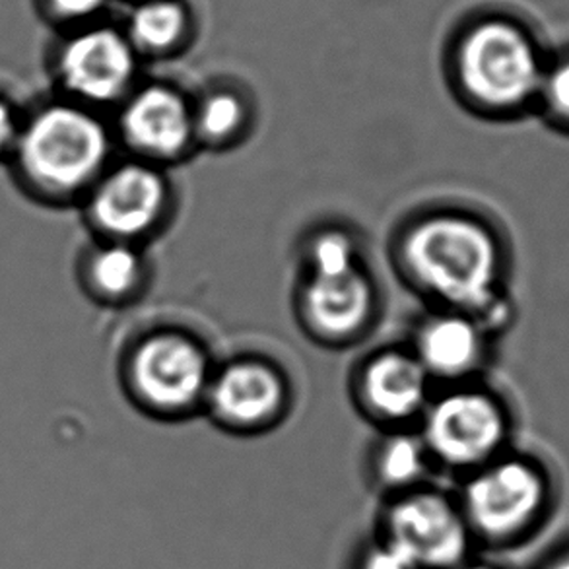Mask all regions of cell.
<instances>
[{"instance_id": "cell-16", "label": "cell", "mask_w": 569, "mask_h": 569, "mask_svg": "<svg viewBox=\"0 0 569 569\" xmlns=\"http://www.w3.org/2000/svg\"><path fill=\"white\" fill-rule=\"evenodd\" d=\"M80 282L93 298L121 301L129 298L142 277L139 251L127 241H109L96 246L80 261Z\"/></svg>"}, {"instance_id": "cell-20", "label": "cell", "mask_w": 569, "mask_h": 569, "mask_svg": "<svg viewBox=\"0 0 569 569\" xmlns=\"http://www.w3.org/2000/svg\"><path fill=\"white\" fill-rule=\"evenodd\" d=\"M355 247L340 233H327L313 246V274H337L356 269Z\"/></svg>"}, {"instance_id": "cell-22", "label": "cell", "mask_w": 569, "mask_h": 569, "mask_svg": "<svg viewBox=\"0 0 569 569\" xmlns=\"http://www.w3.org/2000/svg\"><path fill=\"white\" fill-rule=\"evenodd\" d=\"M106 2L108 0H38V7L49 22L74 30L100 14Z\"/></svg>"}, {"instance_id": "cell-8", "label": "cell", "mask_w": 569, "mask_h": 569, "mask_svg": "<svg viewBox=\"0 0 569 569\" xmlns=\"http://www.w3.org/2000/svg\"><path fill=\"white\" fill-rule=\"evenodd\" d=\"M166 183L144 163H123L106 171L84 199L86 218L109 241L147 233L162 214Z\"/></svg>"}, {"instance_id": "cell-25", "label": "cell", "mask_w": 569, "mask_h": 569, "mask_svg": "<svg viewBox=\"0 0 569 569\" xmlns=\"http://www.w3.org/2000/svg\"><path fill=\"white\" fill-rule=\"evenodd\" d=\"M462 569H500L496 568V566H490V563L480 562V560H472V562L469 563V566H465Z\"/></svg>"}, {"instance_id": "cell-5", "label": "cell", "mask_w": 569, "mask_h": 569, "mask_svg": "<svg viewBox=\"0 0 569 569\" xmlns=\"http://www.w3.org/2000/svg\"><path fill=\"white\" fill-rule=\"evenodd\" d=\"M547 64L523 31L501 22L478 26L459 54L467 93L488 113L501 117L537 111Z\"/></svg>"}, {"instance_id": "cell-2", "label": "cell", "mask_w": 569, "mask_h": 569, "mask_svg": "<svg viewBox=\"0 0 569 569\" xmlns=\"http://www.w3.org/2000/svg\"><path fill=\"white\" fill-rule=\"evenodd\" d=\"M407 261L428 290L490 331L508 321V296L501 288L508 254L488 223L467 216L431 218L410 233Z\"/></svg>"}, {"instance_id": "cell-23", "label": "cell", "mask_w": 569, "mask_h": 569, "mask_svg": "<svg viewBox=\"0 0 569 569\" xmlns=\"http://www.w3.org/2000/svg\"><path fill=\"white\" fill-rule=\"evenodd\" d=\"M26 111L0 92V162H7L20 137Z\"/></svg>"}, {"instance_id": "cell-6", "label": "cell", "mask_w": 569, "mask_h": 569, "mask_svg": "<svg viewBox=\"0 0 569 569\" xmlns=\"http://www.w3.org/2000/svg\"><path fill=\"white\" fill-rule=\"evenodd\" d=\"M511 408L486 389L446 395L426 415L422 439L433 465L467 477L511 449Z\"/></svg>"}, {"instance_id": "cell-4", "label": "cell", "mask_w": 569, "mask_h": 569, "mask_svg": "<svg viewBox=\"0 0 569 569\" xmlns=\"http://www.w3.org/2000/svg\"><path fill=\"white\" fill-rule=\"evenodd\" d=\"M373 532L415 569H462L478 555L457 493L431 482L381 501Z\"/></svg>"}, {"instance_id": "cell-11", "label": "cell", "mask_w": 569, "mask_h": 569, "mask_svg": "<svg viewBox=\"0 0 569 569\" xmlns=\"http://www.w3.org/2000/svg\"><path fill=\"white\" fill-rule=\"evenodd\" d=\"M212 402L220 420L239 428L269 422L282 402V383L262 363H233L212 385Z\"/></svg>"}, {"instance_id": "cell-1", "label": "cell", "mask_w": 569, "mask_h": 569, "mask_svg": "<svg viewBox=\"0 0 569 569\" xmlns=\"http://www.w3.org/2000/svg\"><path fill=\"white\" fill-rule=\"evenodd\" d=\"M111 137L98 111L62 96L26 111L8 158L18 191L41 207L84 200L108 171Z\"/></svg>"}, {"instance_id": "cell-14", "label": "cell", "mask_w": 569, "mask_h": 569, "mask_svg": "<svg viewBox=\"0 0 569 569\" xmlns=\"http://www.w3.org/2000/svg\"><path fill=\"white\" fill-rule=\"evenodd\" d=\"M363 391L371 407L387 420H407L422 408L428 391V371L418 358L385 355L370 363Z\"/></svg>"}, {"instance_id": "cell-17", "label": "cell", "mask_w": 569, "mask_h": 569, "mask_svg": "<svg viewBox=\"0 0 569 569\" xmlns=\"http://www.w3.org/2000/svg\"><path fill=\"white\" fill-rule=\"evenodd\" d=\"M183 12L168 0L147 2L132 14L131 43L148 51H160L173 46L183 30Z\"/></svg>"}, {"instance_id": "cell-3", "label": "cell", "mask_w": 569, "mask_h": 569, "mask_svg": "<svg viewBox=\"0 0 569 569\" xmlns=\"http://www.w3.org/2000/svg\"><path fill=\"white\" fill-rule=\"evenodd\" d=\"M478 552H506L539 535L556 501L555 472L545 459L509 449L462 477L457 490Z\"/></svg>"}, {"instance_id": "cell-12", "label": "cell", "mask_w": 569, "mask_h": 569, "mask_svg": "<svg viewBox=\"0 0 569 569\" xmlns=\"http://www.w3.org/2000/svg\"><path fill=\"white\" fill-rule=\"evenodd\" d=\"M488 327L478 319L461 316L439 317L420 335V362L426 371L443 378H461L477 370L486 355Z\"/></svg>"}, {"instance_id": "cell-15", "label": "cell", "mask_w": 569, "mask_h": 569, "mask_svg": "<svg viewBox=\"0 0 569 569\" xmlns=\"http://www.w3.org/2000/svg\"><path fill=\"white\" fill-rule=\"evenodd\" d=\"M431 469L433 461L422 436L397 433L385 439L371 457V486L381 501L389 500L428 485Z\"/></svg>"}, {"instance_id": "cell-24", "label": "cell", "mask_w": 569, "mask_h": 569, "mask_svg": "<svg viewBox=\"0 0 569 569\" xmlns=\"http://www.w3.org/2000/svg\"><path fill=\"white\" fill-rule=\"evenodd\" d=\"M539 569H569V545L556 550L555 555L548 556Z\"/></svg>"}, {"instance_id": "cell-19", "label": "cell", "mask_w": 569, "mask_h": 569, "mask_svg": "<svg viewBox=\"0 0 569 569\" xmlns=\"http://www.w3.org/2000/svg\"><path fill=\"white\" fill-rule=\"evenodd\" d=\"M243 108L231 93H216L208 98L194 117V129L210 140L228 139L238 131Z\"/></svg>"}, {"instance_id": "cell-10", "label": "cell", "mask_w": 569, "mask_h": 569, "mask_svg": "<svg viewBox=\"0 0 569 569\" xmlns=\"http://www.w3.org/2000/svg\"><path fill=\"white\" fill-rule=\"evenodd\" d=\"M194 117L173 90L150 86L134 93L121 113V134L129 147L154 158H173L186 150Z\"/></svg>"}, {"instance_id": "cell-21", "label": "cell", "mask_w": 569, "mask_h": 569, "mask_svg": "<svg viewBox=\"0 0 569 569\" xmlns=\"http://www.w3.org/2000/svg\"><path fill=\"white\" fill-rule=\"evenodd\" d=\"M347 569H415L376 532L356 545Z\"/></svg>"}, {"instance_id": "cell-13", "label": "cell", "mask_w": 569, "mask_h": 569, "mask_svg": "<svg viewBox=\"0 0 569 569\" xmlns=\"http://www.w3.org/2000/svg\"><path fill=\"white\" fill-rule=\"evenodd\" d=\"M370 284L358 267L337 274H313L306 288L309 317L321 331L332 335L358 329L370 311Z\"/></svg>"}, {"instance_id": "cell-9", "label": "cell", "mask_w": 569, "mask_h": 569, "mask_svg": "<svg viewBox=\"0 0 569 569\" xmlns=\"http://www.w3.org/2000/svg\"><path fill=\"white\" fill-rule=\"evenodd\" d=\"M131 381L148 405L179 410L199 399L207 387V358L191 340L154 337L132 356Z\"/></svg>"}, {"instance_id": "cell-18", "label": "cell", "mask_w": 569, "mask_h": 569, "mask_svg": "<svg viewBox=\"0 0 569 569\" xmlns=\"http://www.w3.org/2000/svg\"><path fill=\"white\" fill-rule=\"evenodd\" d=\"M535 113L555 134L569 139V57L548 62Z\"/></svg>"}, {"instance_id": "cell-7", "label": "cell", "mask_w": 569, "mask_h": 569, "mask_svg": "<svg viewBox=\"0 0 569 569\" xmlns=\"http://www.w3.org/2000/svg\"><path fill=\"white\" fill-rule=\"evenodd\" d=\"M51 74L62 98L98 111L121 100L134 77L131 39L103 26L70 30L51 53Z\"/></svg>"}]
</instances>
